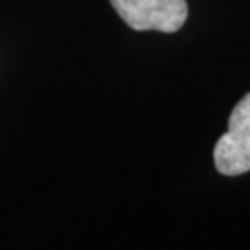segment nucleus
I'll use <instances>...</instances> for the list:
<instances>
[{
  "label": "nucleus",
  "instance_id": "obj_1",
  "mask_svg": "<svg viewBox=\"0 0 250 250\" xmlns=\"http://www.w3.org/2000/svg\"><path fill=\"white\" fill-rule=\"evenodd\" d=\"M213 161L224 176H239L250 170V93L232 109L228 132L213 148Z\"/></svg>",
  "mask_w": 250,
  "mask_h": 250
},
{
  "label": "nucleus",
  "instance_id": "obj_2",
  "mask_svg": "<svg viewBox=\"0 0 250 250\" xmlns=\"http://www.w3.org/2000/svg\"><path fill=\"white\" fill-rule=\"evenodd\" d=\"M119 17L137 32H178L188 19L186 0H111Z\"/></svg>",
  "mask_w": 250,
  "mask_h": 250
}]
</instances>
